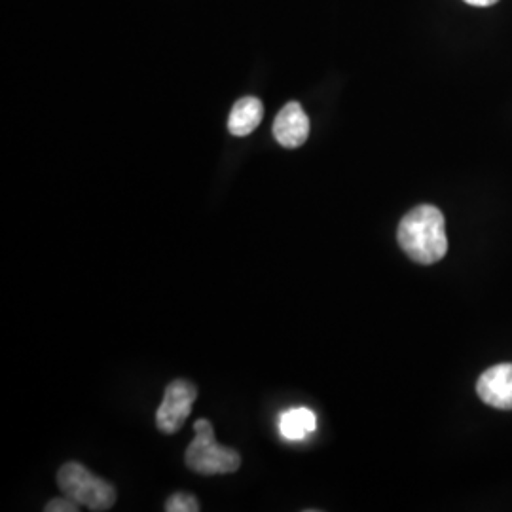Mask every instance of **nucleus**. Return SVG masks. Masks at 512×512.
<instances>
[{"label": "nucleus", "mask_w": 512, "mask_h": 512, "mask_svg": "<svg viewBox=\"0 0 512 512\" xmlns=\"http://www.w3.org/2000/svg\"><path fill=\"white\" fill-rule=\"evenodd\" d=\"M198 389L186 380H175L165 387L164 401L156 412V425L165 435H173L183 429L196 403Z\"/></svg>", "instance_id": "obj_4"}, {"label": "nucleus", "mask_w": 512, "mask_h": 512, "mask_svg": "<svg viewBox=\"0 0 512 512\" xmlns=\"http://www.w3.org/2000/svg\"><path fill=\"white\" fill-rule=\"evenodd\" d=\"M310 135V118L300 103H287L274 120L275 141L285 148L302 147Z\"/></svg>", "instance_id": "obj_5"}, {"label": "nucleus", "mask_w": 512, "mask_h": 512, "mask_svg": "<svg viewBox=\"0 0 512 512\" xmlns=\"http://www.w3.org/2000/svg\"><path fill=\"white\" fill-rule=\"evenodd\" d=\"M57 486L76 505L93 512L110 511L116 503V488L82 463L69 461L57 471Z\"/></svg>", "instance_id": "obj_2"}, {"label": "nucleus", "mask_w": 512, "mask_h": 512, "mask_svg": "<svg viewBox=\"0 0 512 512\" xmlns=\"http://www.w3.org/2000/svg\"><path fill=\"white\" fill-rule=\"evenodd\" d=\"M467 4L471 6H480V8H486V6H494L499 0H465Z\"/></svg>", "instance_id": "obj_11"}, {"label": "nucleus", "mask_w": 512, "mask_h": 512, "mask_svg": "<svg viewBox=\"0 0 512 512\" xmlns=\"http://www.w3.org/2000/svg\"><path fill=\"white\" fill-rule=\"evenodd\" d=\"M399 245L408 258L429 266L448 253L446 222L439 207L418 205L404 215L397 230Z\"/></svg>", "instance_id": "obj_1"}, {"label": "nucleus", "mask_w": 512, "mask_h": 512, "mask_svg": "<svg viewBox=\"0 0 512 512\" xmlns=\"http://www.w3.org/2000/svg\"><path fill=\"white\" fill-rule=\"evenodd\" d=\"M165 511L167 512H198L200 511V501L194 495L177 492L171 495L165 501Z\"/></svg>", "instance_id": "obj_9"}, {"label": "nucleus", "mask_w": 512, "mask_h": 512, "mask_svg": "<svg viewBox=\"0 0 512 512\" xmlns=\"http://www.w3.org/2000/svg\"><path fill=\"white\" fill-rule=\"evenodd\" d=\"M194 431L196 439L190 442L184 454V463L190 471L203 476L230 475L238 471L241 456L236 450L217 442L211 421H196Z\"/></svg>", "instance_id": "obj_3"}, {"label": "nucleus", "mask_w": 512, "mask_h": 512, "mask_svg": "<svg viewBox=\"0 0 512 512\" xmlns=\"http://www.w3.org/2000/svg\"><path fill=\"white\" fill-rule=\"evenodd\" d=\"M46 512H76L80 511V505H76L74 501H71L69 497H63V499H52L46 507Z\"/></svg>", "instance_id": "obj_10"}, {"label": "nucleus", "mask_w": 512, "mask_h": 512, "mask_svg": "<svg viewBox=\"0 0 512 512\" xmlns=\"http://www.w3.org/2000/svg\"><path fill=\"white\" fill-rule=\"evenodd\" d=\"M315 431V414L308 408H293L281 414L279 433L287 440H304Z\"/></svg>", "instance_id": "obj_8"}, {"label": "nucleus", "mask_w": 512, "mask_h": 512, "mask_svg": "<svg viewBox=\"0 0 512 512\" xmlns=\"http://www.w3.org/2000/svg\"><path fill=\"white\" fill-rule=\"evenodd\" d=\"M264 116V105L256 97H241L232 107L228 118V129L234 137H247L255 131Z\"/></svg>", "instance_id": "obj_7"}, {"label": "nucleus", "mask_w": 512, "mask_h": 512, "mask_svg": "<svg viewBox=\"0 0 512 512\" xmlns=\"http://www.w3.org/2000/svg\"><path fill=\"white\" fill-rule=\"evenodd\" d=\"M478 397L497 410H512V365L488 368L476 384Z\"/></svg>", "instance_id": "obj_6"}]
</instances>
